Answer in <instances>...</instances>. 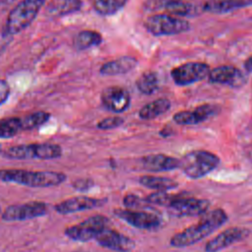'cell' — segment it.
I'll list each match as a JSON object with an SVG mask.
<instances>
[{"label": "cell", "mask_w": 252, "mask_h": 252, "mask_svg": "<svg viewBox=\"0 0 252 252\" xmlns=\"http://www.w3.org/2000/svg\"><path fill=\"white\" fill-rule=\"evenodd\" d=\"M246 252H252V250H249V251H246Z\"/></svg>", "instance_id": "cell-36"}, {"label": "cell", "mask_w": 252, "mask_h": 252, "mask_svg": "<svg viewBox=\"0 0 252 252\" xmlns=\"http://www.w3.org/2000/svg\"><path fill=\"white\" fill-rule=\"evenodd\" d=\"M139 183L144 187L156 191H169L178 186V183L175 180L169 177L157 175H143L139 178Z\"/></svg>", "instance_id": "cell-23"}, {"label": "cell", "mask_w": 252, "mask_h": 252, "mask_svg": "<svg viewBox=\"0 0 252 252\" xmlns=\"http://www.w3.org/2000/svg\"><path fill=\"white\" fill-rule=\"evenodd\" d=\"M94 240L101 247L116 252H131L136 245L133 239L109 227L104 228Z\"/></svg>", "instance_id": "cell-16"}, {"label": "cell", "mask_w": 252, "mask_h": 252, "mask_svg": "<svg viewBox=\"0 0 252 252\" xmlns=\"http://www.w3.org/2000/svg\"><path fill=\"white\" fill-rule=\"evenodd\" d=\"M136 65V58L130 56H122L120 58L107 61L104 64H102L99 69V73L103 76L122 75L133 70Z\"/></svg>", "instance_id": "cell-21"}, {"label": "cell", "mask_w": 252, "mask_h": 252, "mask_svg": "<svg viewBox=\"0 0 252 252\" xmlns=\"http://www.w3.org/2000/svg\"><path fill=\"white\" fill-rule=\"evenodd\" d=\"M82 0H50L45 4L44 12L49 18H59L81 10Z\"/></svg>", "instance_id": "cell-20"}, {"label": "cell", "mask_w": 252, "mask_h": 252, "mask_svg": "<svg viewBox=\"0 0 252 252\" xmlns=\"http://www.w3.org/2000/svg\"><path fill=\"white\" fill-rule=\"evenodd\" d=\"M123 122L124 119L120 116H109L100 120L96 126L100 130H110L121 126Z\"/></svg>", "instance_id": "cell-31"}, {"label": "cell", "mask_w": 252, "mask_h": 252, "mask_svg": "<svg viewBox=\"0 0 252 252\" xmlns=\"http://www.w3.org/2000/svg\"><path fill=\"white\" fill-rule=\"evenodd\" d=\"M3 156L10 159H55L62 156V148L52 143H32L8 148Z\"/></svg>", "instance_id": "cell-5"}, {"label": "cell", "mask_w": 252, "mask_h": 252, "mask_svg": "<svg viewBox=\"0 0 252 252\" xmlns=\"http://www.w3.org/2000/svg\"><path fill=\"white\" fill-rule=\"evenodd\" d=\"M211 202L207 199H198L184 196L171 207L167 208L168 214L177 218L198 217L208 212Z\"/></svg>", "instance_id": "cell-13"}, {"label": "cell", "mask_w": 252, "mask_h": 252, "mask_svg": "<svg viewBox=\"0 0 252 252\" xmlns=\"http://www.w3.org/2000/svg\"><path fill=\"white\" fill-rule=\"evenodd\" d=\"M220 164V158L205 150L187 153L179 159V168L191 179H199L215 170Z\"/></svg>", "instance_id": "cell-4"}, {"label": "cell", "mask_w": 252, "mask_h": 252, "mask_svg": "<svg viewBox=\"0 0 252 252\" xmlns=\"http://www.w3.org/2000/svg\"><path fill=\"white\" fill-rule=\"evenodd\" d=\"M186 194L182 193H169L168 191H157L149 194L145 200L151 205L163 206L166 208L171 207L180 199H182Z\"/></svg>", "instance_id": "cell-26"}, {"label": "cell", "mask_w": 252, "mask_h": 252, "mask_svg": "<svg viewBox=\"0 0 252 252\" xmlns=\"http://www.w3.org/2000/svg\"><path fill=\"white\" fill-rule=\"evenodd\" d=\"M50 118L45 111H36L22 117L12 116L0 119V139H10L24 131L39 128Z\"/></svg>", "instance_id": "cell-6"}, {"label": "cell", "mask_w": 252, "mask_h": 252, "mask_svg": "<svg viewBox=\"0 0 252 252\" xmlns=\"http://www.w3.org/2000/svg\"><path fill=\"white\" fill-rule=\"evenodd\" d=\"M46 0H22L9 13L3 27V35L12 36L25 31L36 18Z\"/></svg>", "instance_id": "cell-3"}, {"label": "cell", "mask_w": 252, "mask_h": 252, "mask_svg": "<svg viewBox=\"0 0 252 252\" xmlns=\"http://www.w3.org/2000/svg\"><path fill=\"white\" fill-rule=\"evenodd\" d=\"M145 8L151 11L165 10L170 15L180 17L193 16L197 12L193 4L182 0H147Z\"/></svg>", "instance_id": "cell-18"}, {"label": "cell", "mask_w": 252, "mask_h": 252, "mask_svg": "<svg viewBox=\"0 0 252 252\" xmlns=\"http://www.w3.org/2000/svg\"><path fill=\"white\" fill-rule=\"evenodd\" d=\"M102 36L99 32L93 30L81 31L74 38V46L77 50H86L93 46L100 44Z\"/></svg>", "instance_id": "cell-25"}, {"label": "cell", "mask_w": 252, "mask_h": 252, "mask_svg": "<svg viewBox=\"0 0 252 252\" xmlns=\"http://www.w3.org/2000/svg\"><path fill=\"white\" fill-rule=\"evenodd\" d=\"M210 67L204 62H187L173 68L171 78L178 86H187L208 78Z\"/></svg>", "instance_id": "cell-11"}, {"label": "cell", "mask_w": 252, "mask_h": 252, "mask_svg": "<svg viewBox=\"0 0 252 252\" xmlns=\"http://www.w3.org/2000/svg\"><path fill=\"white\" fill-rule=\"evenodd\" d=\"M250 234V230L246 227H229L210 239L205 245L206 252H220L234 243L244 240Z\"/></svg>", "instance_id": "cell-12"}, {"label": "cell", "mask_w": 252, "mask_h": 252, "mask_svg": "<svg viewBox=\"0 0 252 252\" xmlns=\"http://www.w3.org/2000/svg\"><path fill=\"white\" fill-rule=\"evenodd\" d=\"M128 0H94V9L102 16H110L121 10Z\"/></svg>", "instance_id": "cell-29"}, {"label": "cell", "mask_w": 252, "mask_h": 252, "mask_svg": "<svg viewBox=\"0 0 252 252\" xmlns=\"http://www.w3.org/2000/svg\"><path fill=\"white\" fill-rule=\"evenodd\" d=\"M123 204L126 209L131 210H142V209H150L151 204H149L145 199H141L139 196L135 194H127L123 198Z\"/></svg>", "instance_id": "cell-30"}, {"label": "cell", "mask_w": 252, "mask_h": 252, "mask_svg": "<svg viewBox=\"0 0 252 252\" xmlns=\"http://www.w3.org/2000/svg\"><path fill=\"white\" fill-rule=\"evenodd\" d=\"M0 50H1V49H0Z\"/></svg>", "instance_id": "cell-38"}, {"label": "cell", "mask_w": 252, "mask_h": 252, "mask_svg": "<svg viewBox=\"0 0 252 252\" xmlns=\"http://www.w3.org/2000/svg\"><path fill=\"white\" fill-rule=\"evenodd\" d=\"M47 211L48 206L45 202L30 201L24 204L8 206L2 212L1 218L6 221H22L45 216Z\"/></svg>", "instance_id": "cell-9"}, {"label": "cell", "mask_w": 252, "mask_h": 252, "mask_svg": "<svg viewBox=\"0 0 252 252\" xmlns=\"http://www.w3.org/2000/svg\"><path fill=\"white\" fill-rule=\"evenodd\" d=\"M93 185H94L93 180H92V179H88V178L78 179V180L74 181L73 184H72V186H73L76 190H80V191L89 190Z\"/></svg>", "instance_id": "cell-33"}, {"label": "cell", "mask_w": 252, "mask_h": 252, "mask_svg": "<svg viewBox=\"0 0 252 252\" xmlns=\"http://www.w3.org/2000/svg\"><path fill=\"white\" fill-rule=\"evenodd\" d=\"M67 175L60 171L27 170L21 168L0 169V181L32 188L54 187L64 183Z\"/></svg>", "instance_id": "cell-2"}, {"label": "cell", "mask_w": 252, "mask_h": 252, "mask_svg": "<svg viewBox=\"0 0 252 252\" xmlns=\"http://www.w3.org/2000/svg\"><path fill=\"white\" fill-rule=\"evenodd\" d=\"M10 85L6 80L0 79V105L5 103L10 95Z\"/></svg>", "instance_id": "cell-32"}, {"label": "cell", "mask_w": 252, "mask_h": 252, "mask_svg": "<svg viewBox=\"0 0 252 252\" xmlns=\"http://www.w3.org/2000/svg\"><path fill=\"white\" fill-rule=\"evenodd\" d=\"M141 163L144 169L150 172L170 171L179 168V159L163 154H152L142 158Z\"/></svg>", "instance_id": "cell-19"}, {"label": "cell", "mask_w": 252, "mask_h": 252, "mask_svg": "<svg viewBox=\"0 0 252 252\" xmlns=\"http://www.w3.org/2000/svg\"><path fill=\"white\" fill-rule=\"evenodd\" d=\"M208 79L213 84L227 85L233 88L241 87L246 82L244 74L234 66L222 65L210 70Z\"/></svg>", "instance_id": "cell-17"}, {"label": "cell", "mask_w": 252, "mask_h": 252, "mask_svg": "<svg viewBox=\"0 0 252 252\" xmlns=\"http://www.w3.org/2000/svg\"><path fill=\"white\" fill-rule=\"evenodd\" d=\"M108 218L102 215H94L89 217L82 222L67 226L64 230V234L74 241L87 242L95 239L104 228L108 227Z\"/></svg>", "instance_id": "cell-8"}, {"label": "cell", "mask_w": 252, "mask_h": 252, "mask_svg": "<svg viewBox=\"0 0 252 252\" xmlns=\"http://www.w3.org/2000/svg\"><path fill=\"white\" fill-rule=\"evenodd\" d=\"M248 6H252V0H209L203 10L212 14H224Z\"/></svg>", "instance_id": "cell-22"}, {"label": "cell", "mask_w": 252, "mask_h": 252, "mask_svg": "<svg viewBox=\"0 0 252 252\" xmlns=\"http://www.w3.org/2000/svg\"><path fill=\"white\" fill-rule=\"evenodd\" d=\"M136 87L144 94H152L158 88V76L154 71L144 72L136 81Z\"/></svg>", "instance_id": "cell-27"}, {"label": "cell", "mask_w": 252, "mask_h": 252, "mask_svg": "<svg viewBox=\"0 0 252 252\" xmlns=\"http://www.w3.org/2000/svg\"><path fill=\"white\" fill-rule=\"evenodd\" d=\"M104 198H93L88 196H76L57 203L54 206V210L59 215H69L77 212L93 210L102 207L106 203Z\"/></svg>", "instance_id": "cell-15"}, {"label": "cell", "mask_w": 252, "mask_h": 252, "mask_svg": "<svg viewBox=\"0 0 252 252\" xmlns=\"http://www.w3.org/2000/svg\"><path fill=\"white\" fill-rule=\"evenodd\" d=\"M113 214L118 219L138 229L155 230L161 224V220L158 216L143 210L115 209L113 210Z\"/></svg>", "instance_id": "cell-10"}, {"label": "cell", "mask_w": 252, "mask_h": 252, "mask_svg": "<svg viewBox=\"0 0 252 252\" xmlns=\"http://www.w3.org/2000/svg\"><path fill=\"white\" fill-rule=\"evenodd\" d=\"M172 119L179 125H195L206 121V118L198 106L193 110H183L176 112Z\"/></svg>", "instance_id": "cell-28"}, {"label": "cell", "mask_w": 252, "mask_h": 252, "mask_svg": "<svg viewBox=\"0 0 252 252\" xmlns=\"http://www.w3.org/2000/svg\"><path fill=\"white\" fill-rule=\"evenodd\" d=\"M100 101L107 110L114 113H121L129 107L131 97L125 88L110 86L102 90Z\"/></svg>", "instance_id": "cell-14"}, {"label": "cell", "mask_w": 252, "mask_h": 252, "mask_svg": "<svg viewBox=\"0 0 252 252\" xmlns=\"http://www.w3.org/2000/svg\"><path fill=\"white\" fill-rule=\"evenodd\" d=\"M0 211H1V208H0Z\"/></svg>", "instance_id": "cell-37"}, {"label": "cell", "mask_w": 252, "mask_h": 252, "mask_svg": "<svg viewBox=\"0 0 252 252\" xmlns=\"http://www.w3.org/2000/svg\"><path fill=\"white\" fill-rule=\"evenodd\" d=\"M228 220L227 214L220 208L206 212L200 220L175 233L169 240L172 247L184 248L191 246L212 234Z\"/></svg>", "instance_id": "cell-1"}, {"label": "cell", "mask_w": 252, "mask_h": 252, "mask_svg": "<svg viewBox=\"0 0 252 252\" xmlns=\"http://www.w3.org/2000/svg\"><path fill=\"white\" fill-rule=\"evenodd\" d=\"M170 108V101L167 98H158L145 104L139 110V116L144 120H151L160 116L168 111Z\"/></svg>", "instance_id": "cell-24"}, {"label": "cell", "mask_w": 252, "mask_h": 252, "mask_svg": "<svg viewBox=\"0 0 252 252\" xmlns=\"http://www.w3.org/2000/svg\"><path fill=\"white\" fill-rule=\"evenodd\" d=\"M244 68L247 72L252 73V55L249 56L244 62Z\"/></svg>", "instance_id": "cell-34"}, {"label": "cell", "mask_w": 252, "mask_h": 252, "mask_svg": "<svg viewBox=\"0 0 252 252\" xmlns=\"http://www.w3.org/2000/svg\"><path fill=\"white\" fill-rule=\"evenodd\" d=\"M1 153H2V146L0 145V154H1Z\"/></svg>", "instance_id": "cell-35"}, {"label": "cell", "mask_w": 252, "mask_h": 252, "mask_svg": "<svg viewBox=\"0 0 252 252\" xmlns=\"http://www.w3.org/2000/svg\"><path fill=\"white\" fill-rule=\"evenodd\" d=\"M146 30L153 35H173L187 32L190 23L168 14H156L148 17L144 23Z\"/></svg>", "instance_id": "cell-7"}]
</instances>
